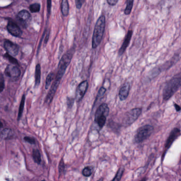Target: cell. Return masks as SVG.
Instances as JSON below:
<instances>
[{
	"mask_svg": "<svg viewBox=\"0 0 181 181\" xmlns=\"http://www.w3.org/2000/svg\"><path fill=\"white\" fill-rule=\"evenodd\" d=\"M74 52L75 48H72L62 57L58 64L57 72L55 77V79L52 84V85L56 88H58V85L60 83L61 80L64 74L67 67L71 62V59L73 57Z\"/></svg>",
	"mask_w": 181,
	"mask_h": 181,
	"instance_id": "obj_1",
	"label": "cell"
},
{
	"mask_svg": "<svg viewBox=\"0 0 181 181\" xmlns=\"http://www.w3.org/2000/svg\"><path fill=\"white\" fill-rule=\"evenodd\" d=\"M105 17L104 15H101L96 22L94 29L92 40V47L94 49L97 48L102 42L105 28Z\"/></svg>",
	"mask_w": 181,
	"mask_h": 181,
	"instance_id": "obj_2",
	"label": "cell"
},
{
	"mask_svg": "<svg viewBox=\"0 0 181 181\" xmlns=\"http://www.w3.org/2000/svg\"><path fill=\"white\" fill-rule=\"evenodd\" d=\"M181 86V76L175 77L169 81L163 90V99L168 100L175 93Z\"/></svg>",
	"mask_w": 181,
	"mask_h": 181,
	"instance_id": "obj_3",
	"label": "cell"
},
{
	"mask_svg": "<svg viewBox=\"0 0 181 181\" xmlns=\"http://www.w3.org/2000/svg\"><path fill=\"white\" fill-rule=\"evenodd\" d=\"M109 108L106 103H103L97 109L95 114V121L100 129H102L106 121V118L109 113Z\"/></svg>",
	"mask_w": 181,
	"mask_h": 181,
	"instance_id": "obj_4",
	"label": "cell"
},
{
	"mask_svg": "<svg viewBox=\"0 0 181 181\" xmlns=\"http://www.w3.org/2000/svg\"><path fill=\"white\" fill-rule=\"evenodd\" d=\"M154 131V127L150 125H144L140 127L137 130L135 135L134 141L137 143H140L144 142L150 137Z\"/></svg>",
	"mask_w": 181,
	"mask_h": 181,
	"instance_id": "obj_5",
	"label": "cell"
},
{
	"mask_svg": "<svg viewBox=\"0 0 181 181\" xmlns=\"http://www.w3.org/2000/svg\"><path fill=\"white\" fill-rule=\"evenodd\" d=\"M141 109L135 108L132 109L126 113L123 119V122L125 125H130L134 122L141 113Z\"/></svg>",
	"mask_w": 181,
	"mask_h": 181,
	"instance_id": "obj_6",
	"label": "cell"
},
{
	"mask_svg": "<svg viewBox=\"0 0 181 181\" xmlns=\"http://www.w3.org/2000/svg\"><path fill=\"white\" fill-rule=\"evenodd\" d=\"M4 73L9 78L12 79H16L20 76L21 71L16 65H9L6 66Z\"/></svg>",
	"mask_w": 181,
	"mask_h": 181,
	"instance_id": "obj_7",
	"label": "cell"
},
{
	"mask_svg": "<svg viewBox=\"0 0 181 181\" xmlns=\"http://www.w3.org/2000/svg\"><path fill=\"white\" fill-rule=\"evenodd\" d=\"M4 47L7 53L12 56H17L19 52L18 45L8 40H6L4 42Z\"/></svg>",
	"mask_w": 181,
	"mask_h": 181,
	"instance_id": "obj_8",
	"label": "cell"
},
{
	"mask_svg": "<svg viewBox=\"0 0 181 181\" xmlns=\"http://www.w3.org/2000/svg\"><path fill=\"white\" fill-rule=\"evenodd\" d=\"M88 83L87 81H84L79 84L76 90L75 100L77 102L80 101L85 94L87 90Z\"/></svg>",
	"mask_w": 181,
	"mask_h": 181,
	"instance_id": "obj_9",
	"label": "cell"
},
{
	"mask_svg": "<svg viewBox=\"0 0 181 181\" xmlns=\"http://www.w3.org/2000/svg\"><path fill=\"white\" fill-rule=\"evenodd\" d=\"M7 30L11 35L16 37H20L22 35V31L19 26L13 21H9L7 25Z\"/></svg>",
	"mask_w": 181,
	"mask_h": 181,
	"instance_id": "obj_10",
	"label": "cell"
},
{
	"mask_svg": "<svg viewBox=\"0 0 181 181\" xmlns=\"http://www.w3.org/2000/svg\"><path fill=\"white\" fill-rule=\"evenodd\" d=\"M17 18L24 25H27L31 21V15L27 11L21 10L17 15Z\"/></svg>",
	"mask_w": 181,
	"mask_h": 181,
	"instance_id": "obj_11",
	"label": "cell"
},
{
	"mask_svg": "<svg viewBox=\"0 0 181 181\" xmlns=\"http://www.w3.org/2000/svg\"><path fill=\"white\" fill-rule=\"evenodd\" d=\"M180 134H181L180 130L179 129L177 128H174L172 131H171L165 145V147L166 149H169L171 145L173 144V142L175 141V139H176L177 138L179 137Z\"/></svg>",
	"mask_w": 181,
	"mask_h": 181,
	"instance_id": "obj_12",
	"label": "cell"
},
{
	"mask_svg": "<svg viewBox=\"0 0 181 181\" xmlns=\"http://www.w3.org/2000/svg\"><path fill=\"white\" fill-rule=\"evenodd\" d=\"M132 33H133L132 30H129L127 35L126 37H125L124 41L123 42L121 48H120V50H119V54L120 55H122L123 54V53L125 52V50H126L127 48L129 46L130 42V41H131Z\"/></svg>",
	"mask_w": 181,
	"mask_h": 181,
	"instance_id": "obj_13",
	"label": "cell"
},
{
	"mask_svg": "<svg viewBox=\"0 0 181 181\" xmlns=\"http://www.w3.org/2000/svg\"><path fill=\"white\" fill-rule=\"evenodd\" d=\"M130 91L129 84L126 83L121 88L119 92V98L121 101L127 99L129 96Z\"/></svg>",
	"mask_w": 181,
	"mask_h": 181,
	"instance_id": "obj_14",
	"label": "cell"
},
{
	"mask_svg": "<svg viewBox=\"0 0 181 181\" xmlns=\"http://www.w3.org/2000/svg\"><path fill=\"white\" fill-rule=\"evenodd\" d=\"M13 135V131L12 129L9 128H5L1 132V138L2 139H10L11 138H12Z\"/></svg>",
	"mask_w": 181,
	"mask_h": 181,
	"instance_id": "obj_15",
	"label": "cell"
},
{
	"mask_svg": "<svg viewBox=\"0 0 181 181\" xmlns=\"http://www.w3.org/2000/svg\"><path fill=\"white\" fill-rule=\"evenodd\" d=\"M41 78V68L40 64H38L36 66L35 69V86H38L40 83Z\"/></svg>",
	"mask_w": 181,
	"mask_h": 181,
	"instance_id": "obj_16",
	"label": "cell"
},
{
	"mask_svg": "<svg viewBox=\"0 0 181 181\" xmlns=\"http://www.w3.org/2000/svg\"><path fill=\"white\" fill-rule=\"evenodd\" d=\"M61 11L63 15L67 17L69 15V7L68 0H62L61 3Z\"/></svg>",
	"mask_w": 181,
	"mask_h": 181,
	"instance_id": "obj_17",
	"label": "cell"
},
{
	"mask_svg": "<svg viewBox=\"0 0 181 181\" xmlns=\"http://www.w3.org/2000/svg\"><path fill=\"white\" fill-rule=\"evenodd\" d=\"M33 158L34 162L38 164H40L42 162L41 159V155L40 151L38 149H33Z\"/></svg>",
	"mask_w": 181,
	"mask_h": 181,
	"instance_id": "obj_18",
	"label": "cell"
},
{
	"mask_svg": "<svg viewBox=\"0 0 181 181\" xmlns=\"http://www.w3.org/2000/svg\"><path fill=\"white\" fill-rule=\"evenodd\" d=\"M25 96L23 95L22 99H21V102H20V106H19V112H18V120H20V119H21L22 117V115H23V109H24V106H25Z\"/></svg>",
	"mask_w": 181,
	"mask_h": 181,
	"instance_id": "obj_19",
	"label": "cell"
},
{
	"mask_svg": "<svg viewBox=\"0 0 181 181\" xmlns=\"http://www.w3.org/2000/svg\"><path fill=\"white\" fill-rule=\"evenodd\" d=\"M134 0H127V6L124 10V14L125 15H129L131 13L132 9Z\"/></svg>",
	"mask_w": 181,
	"mask_h": 181,
	"instance_id": "obj_20",
	"label": "cell"
},
{
	"mask_svg": "<svg viewBox=\"0 0 181 181\" xmlns=\"http://www.w3.org/2000/svg\"><path fill=\"white\" fill-rule=\"evenodd\" d=\"M54 77V74L53 73H49L46 77V82H45V89L47 90L50 88L52 81L53 80Z\"/></svg>",
	"mask_w": 181,
	"mask_h": 181,
	"instance_id": "obj_21",
	"label": "cell"
},
{
	"mask_svg": "<svg viewBox=\"0 0 181 181\" xmlns=\"http://www.w3.org/2000/svg\"><path fill=\"white\" fill-rule=\"evenodd\" d=\"M93 172V168L91 166L85 167L82 171V174L85 177H89Z\"/></svg>",
	"mask_w": 181,
	"mask_h": 181,
	"instance_id": "obj_22",
	"label": "cell"
},
{
	"mask_svg": "<svg viewBox=\"0 0 181 181\" xmlns=\"http://www.w3.org/2000/svg\"><path fill=\"white\" fill-rule=\"evenodd\" d=\"M4 58H5V59H7L10 62L12 63L13 64L15 65H16V66L19 65V63H18V60H17L16 59H15V58H14L12 56H11L8 53H6V54L4 55Z\"/></svg>",
	"mask_w": 181,
	"mask_h": 181,
	"instance_id": "obj_23",
	"label": "cell"
},
{
	"mask_svg": "<svg viewBox=\"0 0 181 181\" xmlns=\"http://www.w3.org/2000/svg\"><path fill=\"white\" fill-rule=\"evenodd\" d=\"M29 9L30 12L32 13L38 12L40 9V5L39 3H35V4H31L30 6H29Z\"/></svg>",
	"mask_w": 181,
	"mask_h": 181,
	"instance_id": "obj_24",
	"label": "cell"
},
{
	"mask_svg": "<svg viewBox=\"0 0 181 181\" xmlns=\"http://www.w3.org/2000/svg\"><path fill=\"white\" fill-rule=\"evenodd\" d=\"M124 170V169L123 168H120L119 169L118 171H117V174L115 175L114 179H113L112 181H120L121 178L122 177Z\"/></svg>",
	"mask_w": 181,
	"mask_h": 181,
	"instance_id": "obj_25",
	"label": "cell"
},
{
	"mask_svg": "<svg viewBox=\"0 0 181 181\" xmlns=\"http://www.w3.org/2000/svg\"><path fill=\"white\" fill-rule=\"evenodd\" d=\"M58 169H59V173L60 175H61L63 174H64L65 172V164L64 160H63V159H61V160L59 164V166H58Z\"/></svg>",
	"mask_w": 181,
	"mask_h": 181,
	"instance_id": "obj_26",
	"label": "cell"
},
{
	"mask_svg": "<svg viewBox=\"0 0 181 181\" xmlns=\"http://www.w3.org/2000/svg\"><path fill=\"white\" fill-rule=\"evenodd\" d=\"M106 89L104 87H102L100 88L99 91H98V94H97V96L96 98V100H98L99 98H102L103 96L105 93H106Z\"/></svg>",
	"mask_w": 181,
	"mask_h": 181,
	"instance_id": "obj_27",
	"label": "cell"
},
{
	"mask_svg": "<svg viewBox=\"0 0 181 181\" xmlns=\"http://www.w3.org/2000/svg\"><path fill=\"white\" fill-rule=\"evenodd\" d=\"M23 139L25 142H27L31 145H34L36 144L35 139L34 138L31 137H25Z\"/></svg>",
	"mask_w": 181,
	"mask_h": 181,
	"instance_id": "obj_28",
	"label": "cell"
},
{
	"mask_svg": "<svg viewBox=\"0 0 181 181\" xmlns=\"http://www.w3.org/2000/svg\"><path fill=\"white\" fill-rule=\"evenodd\" d=\"M4 79L3 75L2 74H1V76H0V91L2 93L4 89Z\"/></svg>",
	"mask_w": 181,
	"mask_h": 181,
	"instance_id": "obj_29",
	"label": "cell"
},
{
	"mask_svg": "<svg viewBox=\"0 0 181 181\" xmlns=\"http://www.w3.org/2000/svg\"><path fill=\"white\" fill-rule=\"evenodd\" d=\"M75 102V99L73 98H68L67 99V105L69 108H71L73 106V103Z\"/></svg>",
	"mask_w": 181,
	"mask_h": 181,
	"instance_id": "obj_30",
	"label": "cell"
},
{
	"mask_svg": "<svg viewBox=\"0 0 181 181\" xmlns=\"http://www.w3.org/2000/svg\"><path fill=\"white\" fill-rule=\"evenodd\" d=\"M85 0H75V4H76V7L78 9L81 8V6L82 5L83 3L85 2Z\"/></svg>",
	"mask_w": 181,
	"mask_h": 181,
	"instance_id": "obj_31",
	"label": "cell"
},
{
	"mask_svg": "<svg viewBox=\"0 0 181 181\" xmlns=\"http://www.w3.org/2000/svg\"><path fill=\"white\" fill-rule=\"evenodd\" d=\"M47 12L48 15H50L51 7H52V0H47Z\"/></svg>",
	"mask_w": 181,
	"mask_h": 181,
	"instance_id": "obj_32",
	"label": "cell"
},
{
	"mask_svg": "<svg viewBox=\"0 0 181 181\" xmlns=\"http://www.w3.org/2000/svg\"><path fill=\"white\" fill-rule=\"evenodd\" d=\"M119 0H107V2L110 5H115L117 4Z\"/></svg>",
	"mask_w": 181,
	"mask_h": 181,
	"instance_id": "obj_33",
	"label": "cell"
},
{
	"mask_svg": "<svg viewBox=\"0 0 181 181\" xmlns=\"http://www.w3.org/2000/svg\"><path fill=\"white\" fill-rule=\"evenodd\" d=\"M174 106H175V109H176V110L177 111H179L180 110H181V108L180 106H179L177 104H174Z\"/></svg>",
	"mask_w": 181,
	"mask_h": 181,
	"instance_id": "obj_34",
	"label": "cell"
},
{
	"mask_svg": "<svg viewBox=\"0 0 181 181\" xmlns=\"http://www.w3.org/2000/svg\"><path fill=\"white\" fill-rule=\"evenodd\" d=\"M98 181H103V179L100 178V179H99Z\"/></svg>",
	"mask_w": 181,
	"mask_h": 181,
	"instance_id": "obj_35",
	"label": "cell"
},
{
	"mask_svg": "<svg viewBox=\"0 0 181 181\" xmlns=\"http://www.w3.org/2000/svg\"><path fill=\"white\" fill-rule=\"evenodd\" d=\"M146 180H147V179L145 178V179H142V180H141V181H146Z\"/></svg>",
	"mask_w": 181,
	"mask_h": 181,
	"instance_id": "obj_36",
	"label": "cell"
},
{
	"mask_svg": "<svg viewBox=\"0 0 181 181\" xmlns=\"http://www.w3.org/2000/svg\"><path fill=\"white\" fill-rule=\"evenodd\" d=\"M26 1H28H28H30V0H26Z\"/></svg>",
	"mask_w": 181,
	"mask_h": 181,
	"instance_id": "obj_37",
	"label": "cell"
},
{
	"mask_svg": "<svg viewBox=\"0 0 181 181\" xmlns=\"http://www.w3.org/2000/svg\"><path fill=\"white\" fill-rule=\"evenodd\" d=\"M45 181V180H43V181Z\"/></svg>",
	"mask_w": 181,
	"mask_h": 181,
	"instance_id": "obj_38",
	"label": "cell"
}]
</instances>
